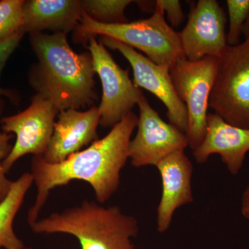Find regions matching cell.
Masks as SVG:
<instances>
[{
	"label": "cell",
	"mask_w": 249,
	"mask_h": 249,
	"mask_svg": "<svg viewBox=\"0 0 249 249\" xmlns=\"http://www.w3.org/2000/svg\"><path fill=\"white\" fill-rule=\"evenodd\" d=\"M137 121V116L129 113L106 137L60 163H47L42 156H34L31 173L37 196L28 213L29 226L38 219L51 191L74 180L89 183L100 204L109 200L120 185L121 170L129 160V144Z\"/></svg>",
	"instance_id": "obj_1"
},
{
	"label": "cell",
	"mask_w": 249,
	"mask_h": 249,
	"mask_svg": "<svg viewBox=\"0 0 249 249\" xmlns=\"http://www.w3.org/2000/svg\"><path fill=\"white\" fill-rule=\"evenodd\" d=\"M29 35L38 60L29 74L36 93L51 101L60 111L92 106L98 96L90 52H75L65 33Z\"/></svg>",
	"instance_id": "obj_2"
},
{
	"label": "cell",
	"mask_w": 249,
	"mask_h": 249,
	"mask_svg": "<svg viewBox=\"0 0 249 249\" xmlns=\"http://www.w3.org/2000/svg\"><path fill=\"white\" fill-rule=\"evenodd\" d=\"M30 227L37 234L74 236L81 249H137L132 239L139 231L137 219L124 213L120 208L105 207L88 200L37 219Z\"/></svg>",
	"instance_id": "obj_3"
},
{
	"label": "cell",
	"mask_w": 249,
	"mask_h": 249,
	"mask_svg": "<svg viewBox=\"0 0 249 249\" xmlns=\"http://www.w3.org/2000/svg\"><path fill=\"white\" fill-rule=\"evenodd\" d=\"M155 12L150 18L124 24H107L95 22L83 13L76 28V41L89 37L107 36L145 54L157 65L170 70L183 53L178 32L165 19L163 10L156 0Z\"/></svg>",
	"instance_id": "obj_4"
},
{
	"label": "cell",
	"mask_w": 249,
	"mask_h": 249,
	"mask_svg": "<svg viewBox=\"0 0 249 249\" xmlns=\"http://www.w3.org/2000/svg\"><path fill=\"white\" fill-rule=\"evenodd\" d=\"M209 107L229 124L249 128V37L219 58Z\"/></svg>",
	"instance_id": "obj_5"
},
{
	"label": "cell",
	"mask_w": 249,
	"mask_h": 249,
	"mask_svg": "<svg viewBox=\"0 0 249 249\" xmlns=\"http://www.w3.org/2000/svg\"><path fill=\"white\" fill-rule=\"evenodd\" d=\"M219 58L206 57L190 61L178 58L170 70V76L188 114V147L196 150L204 140L207 127L210 97L217 74Z\"/></svg>",
	"instance_id": "obj_6"
},
{
	"label": "cell",
	"mask_w": 249,
	"mask_h": 249,
	"mask_svg": "<svg viewBox=\"0 0 249 249\" xmlns=\"http://www.w3.org/2000/svg\"><path fill=\"white\" fill-rule=\"evenodd\" d=\"M88 41L93 70L102 83V100L98 107L100 125L113 127L132 112L144 94L129 78V70L116 63L101 41L96 37H89Z\"/></svg>",
	"instance_id": "obj_7"
},
{
	"label": "cell",
	"mask_w": 249,
	"mask_h": 249,
	"mask_svg": "<svg viewBox=\"0 0 249 249\" xmlns=\"http://www.w3.org/2000/svg\"><path fill=\"white\" fill-rule=\"evenodd\" d=\"M59 112L53 103L36 93L25 110L0 120L2 132L16 136L12 150L3 161L6 173L24 155L42 156L45 153Z\"/></svg>",
	"instance_id": "obj_8"
},
{
	"label": "cell",
	"mask_w": 249,
	"mask_h": 249,
	"mask_svg": "<svg viewBox=\"0 0 249 249\" xmlns=\"http://www.w3.org/2000/svg\"><path fill=\"white\" fill-rule=\"evenodd\" d=\"M138 106V129L128 147L131 164L136 168L155 166L167 156L188 147L186 134L165 122L145 96L141 98Z\"/></svg>",
	"instance_id": "obj_9"
},
{
	"label": "cell",
	"mask_w": 249,
	"mask_h": 249,
	"mask_svg": "<svg viewBox=\"0 0 249 249\" xmlns=\"http://www.w3.org/2000/svg\"><path fill=\"white\" fill-rule=\"evenodd\" d=\"M104 46L124 55L133 70L134 84L150 91L161 101L167 109L170 124L186 134L188 114L186 106L178 96L170 76V70L157 65L136 49L107 36H102Z\"/></svg>",
	"instance_id": "obj_10"
},
{
	"label": "cell",
	"mask_w": 249,
	"mask_h": 249,
	"mask_svg": "<svg viewBox=\"0 0 249 249\" xmlns=\"http://www.w3.org/2000/svg\"><path fill=\"white\" fill-rule=\"evenodd\" d=\"M226 23L225 13L216 0H199L192 8L186 26L178 32L187 60L220 58L228 46Z\"/></svg>",
	"instance_id": "obj_11"
},
{
	"label": "cell",
	"mask_w": 249,
	"mask_h": 249,
	"mask_svg": "<svg viewBox=\"0 0 249 249\" xmlns=\"http://www.w3.org/2000/svg\"><path fill=\"white\" fill-rule=\"evenodd\" d=\"M160 173L162 193L157 206V231L169 229L175 211L193 202L192 177L193 165L184 150L174 152L155 165Z\"/></svg>",
	"instance_id": "obj_12"
},
{
	"label": "cell",
	"mask_w": 249,
	"mask_h": 249,
	"mask_svg": "<svg viewBox=\"0 0 249 249\" xmlns=\"http://www.w3.org/2000/svg\"><path fill=\"white\" fill-rule=\"evenodd\" d=\"M53 133L42 159L49 163L63 161L82 147L98 140V108L85 111L67 109L59 112Z\"/></svg>",
	"instance_id": "obj_13"
},
{
	"label": "cell",
	"mask_w": 249,
	"mask_h": 249,
	"mask_svg": "<svg viewBox=\"0 0 249 249\" xmlns=\"http://www.w3.org/2000/svg\"><path fill=\"white\" fill-rule=\"evenodd\" d=\"M193 152L195 160L200 164L211 155L220 156L227 170L237 175L249 152V128L229 124L214 113L209 114L204 140Z\"/></svg>",
	"instance_id": "obj_14"
},
{
	"label": "cell",
	"mask_w": 249,
	"mask_h": 249,
	"mask_svg": "<svg viewBox=\"0 0 249 249\" xmlns=\"http://www.w3.org/2000/svg\"><path fill=\"white\" fill-rule=\"evenodd\" d=\"M83 11L78 0H28L22 7V30L29 34L75 31Z\"/></svg>",
	"instance_id": "obj_15"
},
{
	"label": "cell",
	"mask_w": 249,
	"mask_h": 249,
	"mask_svg": "<svg viewBox=\"0 0 249 249\" xmlns=\"http://www.w3.org/2000/svg\"><path fill=\"white\" fill-rule=\"evenodd\" d=\"M34 183L31 173H24L14 181L11 191L0 204V249H24L14 229L15 217Z\"/></svg>",
	"instance_id": "obj_16"
},
{
	"label": "cell",
	"mask_w": 249,
	"mask_h": 249,
	"mask_svg": "<svg viewBox=\"0 0 249 249\" xmlns=\"http://www.w3.org/2000/svg\"><path fill=\"white\" fill-rule=\"evenodd\" d=\"M131 0H83L80 1L83 13L95 22L116 24L129 22L124 10Z\"/></svg>",
	"instance_id": "obj_17"
},
{
	"label": "cell",
	"mask_w": 249,
	"mask_h": 249,
	"mask_svg": "<svg viewBox=\"0 0 249 249\" xmlns=\"http://www.w3.org/2000/svg\"><path fill=\"white\" fill-rule=\"evenodd\" d=\"M24 2V0L0 1V42L22 29Z\"/></svg>",
	"instance_id": "obj_18"
},
{
	"label": "cell",
	"mask_w": 249,
	"mask_h": 249,
	"mask_svg": "<svg viewBox=\"0 0 249 249\" xmlns=\"http://www.w3.org/2000/svg\"><path fill=\"white\" fill-rule=\"evenodd\" d=\"M229 27L227 44L235 46L241 43L242 29L249 13V0H227Z\"/></svg>",
	"instance_id": "obj_19"
},
{
	"label": "cell",
	"mask_w": 249,
	"mask_h": 249,
	"mask_svg": "<svg viewBox=\"0 0 249 249\" xmlns=\"http://www.w3.org/2000/svg\"><path fill=\"white\" fill-rule=\"evenodd\" d=\"M25 32L22 29L7 40L0 42V77L6 62L17 48ZM4 97L9 98L15 104L18 103V97L14 91L3 89L0 85V114H1L4 109Z\"/></svg>",
	"instance_id": "obj_20"
},
{
	"label": "cell",
	"mask_w": 249,
	"mask_h": 249,
	"mask_svg": "<svg viewBox=\"0 0 249 249\" xmlns=\"http://www.w3.org/2000/svg\"><path fill=\"white\" fill-rule=\"evenodd\" d=\"M13 138L14 135L12 134L0 132V204L9 194L14 183V181L7 178L3 168V161L12 150L13 145H11V141Z\"/></svg>",
	"instance_id": "obj_21"
},
{
	"label": "cell",
	"mask_w": 249,
	"mask_h": 249,
	"mask_svg": "<svg viewBox=\"0 0 249 249\" xmlns=\"http://www.w3.org/2000/svg\"><path fill=\"white\" fill-rule=\"evenodd\" d=\"M157 3L163 10L172 27H178L182 24L185 16L178 0H157Z\"/></svg>",
	"instance_id": "obj_22"
},
{
	"label": "cell",
	"mask_w": 249,
	"mask_h": 249,
	"mask_svg": "<svg viewBox=\"0 0 249 249\" xmlns=\"http://www.w3.org/2000/svg\"><path fill=\"white\" fill-rule=\"evenodd\" d=\"M241 213L249 221V183L242 193L241 199Z\"/></svg>",
	"instance_id": "obj_23"
},
{
	"label": "cell",
	"mask_w": 249,
	"mask_h": 249,
	"mask_svg": "<svg viewBox=\"0 0 249 249\" xmlns=\"http://www.w3.org/2000/svg\"><path fill=\"white\" fill-rule=\"evenodd\" d=\"M142 11L152 12L153 14L156 9V1H136Z\"/></svg>",
	"instance_id": "obj_24"
},
{
	"label": "cell",
	"mask_w": 249,
	"mask_h": 249,
	"mask_svg": "<svg viewBox=\"0 0 249 249\" xmlns=\"http://www.w3.org/2000/svg\"><path fill=\"white\" fill-rule=\"evenodd\" d=\"M242 35L245 36V38H248L249 37V13L246 19L245 24H244L243 29H242Z\"/></svg>",
	"instance_id": "obj_25"
},
{
	"label": "cell",
	"mask_w": 249,
	"mask_h": 249,
	"mask_svg": "<svg viewBox=\"0 0 249 249\" xmlns=\"http://www.w3.org/2000/svg\"></svg>",
	"instance_id": "obj_26"
}]
</instances>
